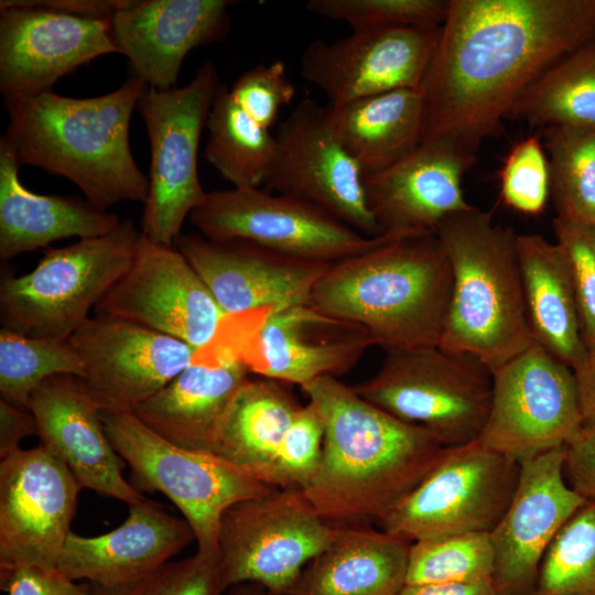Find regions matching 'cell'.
<instances>
[{
    "mask_svg": "<svg viewBox=\"0 0 595 595\" xmlns=\"http://www.w3.org/2000/svg\"><path fill=\"white\" fill-rule=\"evenodd\" d=\"M594 40L595 0H450L420 86V143L476 155L545 69Z\"/></svg>",
    "mask_w": 595,
    "mask_h": 595,
    "instance_id": "1",
    "label": "cell"
},
{
    "mask_svg": "<svg viewBox=\"0 0 595 595\" xmlns=\"http://www.w3.org/2000/svg\"><path fill=\"white\" fill-rule=\"evenodd\" d=\"M321 416L324 436L316 475L302 490L329 523L378 519L436 464L444 446L335 377L302 387Z\"/></svg>",
    "mask_w": 595,
    "mask_h": 595,
    "instance_id": "2",
    "label": "cell"
},
{
    "mask_svg": "<svg viewBox=\"0 0 595 595\" xmlns=\"http://www.w3.org/2000/svg\"><path fill=\"white\" fill-rule=\"evenodd\" d=\"M147 89L132 74L117 89L97 97L47 90L4 98L9 123L0 145L20 166H39L68 178L98 209L121 202L144 203L149 177L132 156L129 128Z\"/></svg>",
    "mask_w": 595,
    "mask_h": 595,
    "instance_id": "3",
    "label": "cell"
},
{
    "mask_svg": "<svg viewBox=\"0 0 595 595\" xmlns=\"http://www.w3.org/2000/svg\"><path fill=\"white\" fill-rule=\"evenodd\" d=\"M453 274L434 232L391 235L383 244L333 263L310 305L364 327L375 345L393 349L439 345Z\"/></svg>",
    "mask_w": 595,
    "mask_h": 595,
    "instance_id": "4",
    "label": "cell"
},
{
    "mask_svg": "<svg viewBox=\"0 0 595 595\" xmlns=\"http://www.w3.org/2000/svg\"><path fill=\"white\" fill-rule=\"evenodd\" d=\"M434 234L451 263L453 285L442 348L469 354L491 375L532 343L517 236L475 206L446 216Z\"/></svg>",
    "mask_w": 595,
    "mask_h": 595,
    "instance_id": "5",
    "label": "cell"
},
{
    "mask_svg": "<svg viewBox=\"0 0 595 595\" xmlns=\"http://www.w3.org/2000/svg\"><path fill=\"white\" fill-rule=\"evenodd\" d=\"M140 235L126 218L104 236L47 248L26 274L3 275L1 328L35 338H69L128 271Z\"/></svg>",
    "mask_w": 595,
    "mask_h": 595,
    "instance_id": "6",
    "label": "cell"
},
{
    "mask_svg": "<svg viewBox=\"0 0 595 595\" xmlns=\"http://www.w3.org/2000/svg\"><path fill=\"white\" fill-rule=\"evenodd\" d=\"M491 386V371L479 359L434 345L386 351L376 374L351 388L451 447L479 437L490 409Z\"/></svg>",
    "mask_w": 595,
    "mask_h": 595,
    "instance_id": "7",
    "label": "cell"
},
{
    "mask_svg": "<svg viewBox=\"0 0 595 595\" xmlns=\"http://www.w3.org/2000/svg\"><path fill=\"white\" fill-rule=\"evenodd\" d=\"M100 415L112 447L132 470L133 487L165 495L193 529L196 552L204 556L218 561L220 519L230 506L277 488L214 454L166 441L132 412Z\"/></svg>",
    "mask_w": 595,
    "mask_h": 595,
    "instance_id": "8",
    "label": "cell"
},
{
    "mask_svg": "<svg viewBox=\"0 0 595 595\" xmlns=\"http://www.w3.org/2000/svg\"><path fill=\"white\" fill-rule=\"evenodd\" d=\"M221 85L215 63L207 60L184 87H148L138 104L151 149L140 231L152 241L174 245L185 219L206 198L198 177L197 151Z\"/></svg>",
    "mask_w": 595,
    "mask_h": 595,
    "instance_id": "9",
    "label": "cell"
},
{
    "mask_svg": "<svg viewBox=\"0 0 595 595\" xmlns=\"http://www.w3.org/2000/svg\"><path fill=\"white\" fill-rule=\"evenodd\" d=\"M335 531L300 489L274 488L230 506L218 533L223 591L255 583L272 595H288Z\"/></svg>",
    "mask_w": 595,
    "mask_h": 595,
    "instance_id": "10",
    "label": "cell"
},
{
    "mask_svg": "<svg viewBox=\"0 0 595 595\" xmlns=\"http://www.w3.org/2000/svg\"><path fill=\"white\" fill-rule=\"evenodd\" d=\"M520 464L477 439L444 447L433 468L377 520L410 542L490 532L515 494Z\"/></svg>",
    "mask_w": 595,
    "mask_h": 595,
    "instance_id": "11",
    "label": "cell"
},
{
    "mask_svg": "<svg viewBox=\"0 0 595 595\" xmlns=\"http://www.w3.org/2000/svg\"><path fill=\"white\" fill-rule=\"evenodd\" d=\"M188 218L210 240H246L325 263L366 252L393 235L367 237L307 202L259 187L207 192Z\"/></svg>",
    "mask_w": 595,
    "mask_h": 595,
    "instance_id": "12",
    "label": "cell"
},
{
    "mask_svg": "<svg viewBox=\"0 0 595 595\" xmlns=\"http://www.w3.org/2000/svg\"><path fill=\"white\" fill-rule=\"evenodd\" d=\"M583 423L574 371L533 340L493 372L478 440L520 464L565 446Z\"/></svg>",
    "mask_w": 595,
    "mask_h": 595,
    "instance_id": "13",
    "label": "cell"
},
{
    "mask_svg": "<svg viewBox=\"0 0 595 595\" xmlns=\"http://www.w3.org/2000/svg\"><path fill=\"white\" fill-rule=\"evenodd\" d=\"M225 340L251 374L301 388L321 377L346 374L375 345L364 327L310 304L272 314L232 315Z\"/></svg>",
    "mask_w": 595,
    "mask_h": 595,
    "instance_id": "14",
    "label": "cell"
},
{
    "mask_svg": "<svg viewBox=\"0 0 595 595\" xmlns=\"http://www.w3.org/2000/svg\"><path fill=\"white\" fill-rule=\"evenodd\" d=\"M274 137L266 190L307 202L367 237L382 235L367 207L365 173L334 134L328 106L303 98Z\"/></svg>",
    "mask_w": 595,
    "mask_h": 595,
    "instance_id": "15",
    "label": "cell"
},
{
    "mask_svg": "<svg viewBox=\"0 0 595 595\" xmlns=\"http://www.w3.org/2000/svg\"><path fill=\"white\" fill-rule=\"evenodd\" d=\"M80 489L65 463L41 443L1 458L0 572L56 569Z\"/></svg>",
    "mask_w": 595,
    "mask_h": 595,
    "instance_id": "16",
    "label": "cell"
},
{
    "mask_svg": "<svg viewBox=\"0 0 595 595\" xmlns=\"http://www.w3.org/2000/svg\"><path fill=\"white\" fill-rule=\"evenodd\" d=\"M94 313L139 324L194 349L215 338L226 316L174 245L152 241L142 234L130 268L97 303Z\"/></svg>",
    "mask_w": 595,
    "mask_h": 595,
    "instance_id": "17",
    "label": "cell"
},
{
    "mask_svg": "<svg viewBox=\"0 0 595 595\" xmlns=\"http://www.w3.org/2000/svg\"><path fill=\"white\" fill-rule=\"evenodd\" d=\"M83 365L79 378L105 412H132L183 371L188 344L121 318L95 314L69 337Z\"/></svg>",
    "mask_w": 595,
    "mask_h": 595,
    "instance_id": "18",
    "label": "cell"
},
{
    "mask_svg": "<svg viewBox=\"0 0 595 595\" xmlns=\"http://www.w3.org/2000/svg\"><path fill=\"white\" fill-rule=\"evenodd\" d=\"M111 53H120L111 20L77 17L31 0L0 1L3 99L52 90L63 76Z\"/></svg>",
    "mask_w": 595,
    "mask_h": 595,
    "instance_id": "19",
    "label": "cell"
},
{
    "mask_svg": "<svg viewBox=\"0 0 595 595\" xmlns=\"http://www.w3.org/2000/svg\"><path fill=\"white\" fill-rule=\"evenodd\" d=\"M440 26L353 31L313 40L301 55V76L331 105L402 88H420L441 36Z\"/></svg>",
    "mask_w": 595,
    "mask_h": 595,
    "instance_id": "20",
    "label": "cell"
},
{
    "mask_svg": "<svg viewBox=\"0 0 595 595\" xmlns=\"http://www.w3.org/2000/svg\"><path fill=\"white\" fill-rule=\"evenodd\" d=\"M564 461L562 446L520 463L512 499L489 532L497 595H533L549 545L586 501L567 483Z\"/></svg>",
    "mask_w": 595,
    "mask_h": 595,
    "instance_id": "21",
    "label": "cell"
},
{
    "mask_svg": "<svg viewBox=\"0 0 595 595\" xmlns=\"http://www.w3.org/2000/svg\"><path fill=\"white\" fill-rule=\"evenodd\" d=\"M174 246L206 283L226 315L277 313L310 304L333 263L289 257L246 240L181 234Z\"/></svg>",
    "mask_w": 595,
    "mask_h": 595,
    "instance_id": "22",
    "label": "cell"
},
{
    "mask_svg": "<svg viewBox=\"0 0 595 595\" xmlns=\"http://www.w3.org/2000/svg\"><path fill=\"white\" fill-rule=\"evenodd\" d=\"M476 163L446 140L421 142L401 160L364 177L366 203L381 234L434 232L448 215L472 205L463 175Z\"/></svg>",
    "mask_w": 595,
    "mask_h": 595,
    "instance_id": "23",
    "label": "cell"
},
{
    "mask_svg": "<svg viewBox=\"0 0 595 595\" xmlns=\"http://www.w3.org/2000/svg\"><path fill=\"white\" fill-rule=\"evenodd\" d=\"M229 0H129L111 19L113 40L150 88H174L185 56L224 40Z\"/></svg>",
    "mask_w": 595,
    "mask_h": 595,
    "instance_id": "24",
    "label": "cell"
},
{
    "mask_svg": "<svg viewBox=\"0 0 595 595\" xmlns=\"http://www.w3.org/2000/svg\"><path fill=\"white\" fill-rule=\"evenodd\" d=\"M41 444L69 468L80 488L127 505L144 497L122 475L126 462L112 447L100 410L73 375L47 378L30 398Z\"/></svg>",
    "mask_w": 595,
    "mask_h": 595,
    "instance_id": "25",
    "label": "cell"
},
{
    "mask_svg": "<svg viewBox=\"0 0 595 595\" xmlns=\"http://www.w3.org/2000/svg\"><path fill=\"white\" fill-rule=\"evenodd\" d=\"M122 524L97 537L69 532L56 569L74 581L102 588L132 584L181 552L195 534L183 518L143 499L128 505Z\"/></svg>",
    "mask_w": 595,
    "mask_h": 595,
    "instance_id": "26",
    "label": "cell"
},
{
    "mask_svg": "<svg viewBox=\"0 0 595 595\" xmlns=\"http://www.w3.org/2000/svg\"><path fill=\"white\" fill-rule=\"evenodd\" d=\"M250 374L232 350L212 340L196 349L192 363L132 413L166 441L213 454L224 413Z\"/></svg>",
    "mask_w": 595,
    "mask_h": 595,
    "instance_id": "27",
    "label": "cell"
},
{
    "mask_svg": "<svg viewBox=\"0 0 595 595\" xmlns=\"http://www.w3.org/2000/svg\"><path fill=\"white\" fill-rule=\"evenodd\" d=\"M411 542L385 530L336 527L288 595H399Z\"/></svg>",
    "mask_w": 595,
    "mask_h": 595,
    "instance_id": "28",
    "label": "cell"
},
{
    "mask_svg": "<svg viewBox=\"0 0 595 595\" xmlns=\"http://www.w3.org/2000/svg\"><path fill=\"white\" fill-rule=\"evenodd\" d=\"M19 163L0 145V258L2 261L64 238H95L120 221L116 214L73 196L35 194L19 180Z\"/></svg>",
    "mask_w": 595,
    "mask_h": 595,
    "instance_id": "29",
    "label": "cell"
},
{
    "mask_svg": "<svg viewBox=\"0 0 595 595\" xmlns=\"http://www.w3.org/2000/svg\"><path fill=\"white\" fill-rule=\"evenodd\" d=\"M532 338L573 371L587 354L566 258L539 234L517 236Z\"/></svg>",
    "mask_w": 595,
    "mask_h": 595,
    "instance_id": "30",
    "label": "cell"
},
{
    "mask_svg": "<svg viewBox=\"0 0 595 595\" xmlns=\"http://www.w3.org/2000/svg\"><path fill=\"white\" fill-rule=\"evenodd\" d=\"M423 120L420 88L396 89L328 106L334 134L365 175L390 166L415 149Z\"/></svg>",
    "mask_w": 595,
    "mask_h": 595,
    "instance_id": "31",
    "label": "cell"
},
{
    "mask_svg": "<svg viewBox=\"0 0 595 595\" xmlns=\"http://www.w3.org/2000/svg\"><path fill=\"white\" fill-rule=\"evenodd\" d=\"M301 407L282 382L249 377L224 413L213 454L270 485L278 448Z\"/></svg>",
    "mask_w": 595,
    "mask_h": 595,
    "instance_id": "32",
    "label": "cell"
},
{
    "mask_svg": "<svg viewBox=\"0 0 595 595\" xmlns=\"http://www.w3.org/2000/svg\"><path fill=\"white\" fill-rule=\"evenodd\" d=\"M507 119L542 129L595 128V40L545 69L522 93Z\"/></svg>",
    "mask_w": 595,
    "mask_h": 595,
    "instance_id": "33",
    "label": "cell"
},
{
    "mask_svg": "<svg viewBox=\"0 0 595 595\" xmlns=\"http://www.w3.org/2000/svg\"><path fill=\"white\" fill-rule=\"evenodd\" d=\"M206 127L207 162L234 187L264 184L277 153L275 137L232 99L224 85L214 100Z\"/></svg>",
    "mask_w": 595,
    "mask_h": 595,
    "instance_id": "34",
    "label": "cell"
},
{
    "mask_svg": "<svg viewBox=\"0 0 595 595\" xmlns=\"http://www.w3.org/2000/svg\"><path fill=\"white\" fill-rule=\"evenodd\" d=\"M556 216L595 227V128L542 129Z\"/></svg>",
    "mask_w": 595,
    "mask_h": 595,
    "instance_id": "35",
    "label": "cell"
},
{
    "mask_svg": "<svg viewBox=\"0 0 595 595\" xmlns=\"http://www.w3.org/2000/svg\"><path fill=\"white\" fill-rule=\"evenodd\" d=\"M55 375L84 376L83 361L69 338H35L0 329L1 399L29 409L31 394Z\"/></svg>",
    "mask_w": 595,
    "mask_h": 595,
    "instance_id": "36",
    "label": "cell"
},
{
    "mask_svg": "<svg viewBox=\"0 0 595 595\" xmlns=\"http://www.w3.org/2000/svg\"><path fill=\"white\" fill-rule=\"evenodd\" d=\"M494 569L488 532L433 537L411 542L407 585L491 581Z\"/></svg>",
    "mask_w": 595,
    "mask_h": 595,
    "instance_id": "37",
    "label": "cell"
},
{
    "mask_svg": "<svg viewBox=\"0 0 595 595\" xmlns=\"http://www.w3.org/2000/svg\"><path fill=\"white\" fill-rule=\"evenodd\" d=\"M533 595H595V504L585 501L549 545Z\"/></svg>",
    "mask_w": 595,
    "mask_h": 595,
    "instance_id": "38",
    "label": "cell"
},
{
    "mask_svg": "<svg viewBox=\"0 0 595 595\" xmlns=\"http://www.w3.org/2000/svg\"><path fill=\"white\" fill-rule=\"evenodd\" d=\"M307 11L347 23L353 31L440 26L450 0H310Z\"/></svg>",
    "mask_w": 595,
    "mask_h": 595,
    "instance_id": "39",
    "label": "cell"
},
{
    "mask_svg": "<svg viewBox=\"0 0 595 595\" xmlns=\"http://www.w3.org/2000/svg\"><path fill=\"white\" fill-rule=\"evenodd\" d=\"M323 436L321 416L307 402L295 414L278 448L269 484L277 488L304 490L318 470Z\"/></svg>",
    "mask_w": 595,
    "mask_h": 595,
    "instance_id": "40",
    "label": "cell"
},
{
    "mask_svg": "<svg viewBox=\"0 0 595 595\" xmlns=\"http://www.w3.org/2000/svg\"><path fill=\"white\" fill-rule=\"evenodd\" d=\"M500 195L508 207L522 214L544 210L550 197V166L540 136L512 147L500 171Z\"/></svg>",
    "mask_w": 595,
    "mask_h": 595,
    "instance_id": "41",
    "label": "cell"
},
{
    "mask_svg": "<svg viewBox=\"0 0 595 595\" xmlns=\"http://www.w3.org/2000/svg\"><path fill=\"white\" fill-rule=\"evenodd\" d=\"M552 228L570 268L582 335L588 350L595 347V227L555 216Z\"/></svg>",
    "mask_w": 595,
    "mask_h": 595,
    "instance_id": "42",
    "label": "cell"
},
{
    "mask_svg": "<svg viewBox=\"0 0 595 595\" xmlns=\"http://www.w3.org/2000/svg\"><path fill=\"white\" fill-rule=\"evenodd\" d=\"M218 561L196 552L169 561L141 580L116 588L91 584L89 595H224Z\"/></svg>",
    "mask_w": 595,
    "mask_h": 595,
    "instance_id": "43",
    "label": "cell"
},
{
    "mask_svg": "<svg viewBox=\"0 0 595 595\" xmlns=\"http://www.w3.org/2000/svg\"><path fill=\"white\" fill-rule=\"evenodd\" d=\"M229 93L248 116L269 129L275 123L281 108L292 101L295 88L283 62L275 60L246 71Z\"/></svg>",
    "mask_w": 595,
    "mask_h": 595,
    "instance_id": "44",
    "label": "cell"
},
{
    "mask_svg": "<svg viewBox=\"0 0 595 595\" xmlns=\"http://www.w3.org/2000/svg\"><path fill=\"white\" fill-rule=\"evenodd\" d=\"M8 595H89L91 584L68 578L57 569L18 566L0 572Z\"/></svg>",
    "mask_w": 595,
    "mask_h": 595,
    "instance_id": "45",
    "label": "cell"
},
{
    "mask_svg": "<svg viewBox=\"0 0 595 595\" xmlns=\"http://www.w3.org/2000/svg\"><path fill=\"white\" fill-rule=\"evenodd\" d=\"M564 474L575 491L595 504V422L583 423L565 445Z\"/></svg>",
    "mask_w": 595,
    "mask_h": 595,
    "instance_id": "46",
    "label": "cell"
},
{
    "mask_svg": "<svg viewBox=\"0 0 595 595\" xmlns=\"http://www.w3.org/2000/svg\"><path fill=\"white\" fill-rule=\"evenodd\" d=\"M37 434V424L29 409L0 400V457L21 448L19 443L28 435Z\"/></svg>",
    "mask_w": 595,
    "mask_h": 595,
    "instance_id": "47",
    "label": "cell"
},
{
    "mask_svg": "<svg viewBox=\"0 0 595 595\" xmlns=\"http://www.w3.org/2000/svg\"><path fill=\"white\" fill-rule=\"evenodd\" d=\"M55 11L101 20H111L129 0H31Z\"/></svg>",
    "mask_w": 595,
    "mask_h": 595,
    "instance_id": "48",
    "label": "cell"
},
{
    "mask_svg": "<svg viewBox=\"0 0 595 595\" xmlns=\"http://www.w3.org/2000/svg\"><path fill=\"white\" fill-rule=\"evenodd\" d=\"M584 423L595 422V347L574 370Z\"/></svg>",
    "mask_w": 595,
    "mask_h": 595,
    "instance_id": "49",
    "label": "cell"
},
{
    "mask_svg": "<svg viewBox=\"0 0 595 595\" xmlns=\"http://www.w3.org/2000/svg\"><path fill=\"white\" fill-rule=\"evenodd\" d=\"M399 595H497L491 581L405 585Z\"/></svg>",
    "mask_w": 595,
    "mask_h": 595,
    "instance_id": "50",
    "label": "cell"
},
{
    "mask_svg": "<svg viewBox=\"0 0 595 595\" xmlns=\"http://www.w3.org/2000/svg\"><path fill=\"white\" fill-rule=\"evenodd\" d=\"M224 595H272L264 587L255 583H242L228 588Z\"/></svg>",
    "mask_w": 595,
    "mask_h": 595,
    "instance_id": "51",
    "label": "cell"
}]
</instances>
